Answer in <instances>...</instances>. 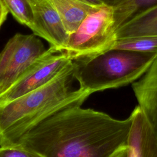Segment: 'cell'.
Segmentation results:
<instances>
[{
	"mask_svg": "<svg viewBox=\"0 0 157 157\" xmlns=\"http://www.w3.org/2000/svg\"><path fill=\"white\" fill-rule=\"evenodd\" d=\"M132 118L118 120L75 105L46 117L16 145L45 157H109L128 144Z\"/></svg>",
	"mask_w": 157,
	"mask_h": 157,
	"instance_id": "1",
	"label": "cell"
},
{
	"mask_svg": "<svg viewBox=\"0 0 157 157\" xmlns=\"http://www.w3.org/2000/svg\"><path fill=\"white\" fill-rule=\"evenodd\" d=\"M77 63L72 61L40 87L0 105V147L16 145L31 129L50 114L71 105H82L91 95L74 89Z\"/></svg>",
	"mask_w": 157,
	"mask_h": 157,
	"instance_id": "2",
	"label": "cell"
},
{
	"mask_svg": "<svg viewBox=\"0 0 157 157\" xmlns=\"http://www.w3.org/2000/svg\"><path fill=\"white\" fill-rule=\"evenodd\" d=\"M157 53L113 49L77 62L75 79L90 94L132 83L149 69Z\"/></svg>",
	"mask_w": 157,
	"mask_h": 157,
	"instance_id": "3",
	"label": "cell"
},
{
	"mask_svg": "<svg viewBox=\"0 0 157 157\" xmlns=\"http://www.w3.org/2000/svg\"><path fill=\"white\" fill-rule=\"evenodd\" d=\"M114 10L102 6L89 13L69 35L63 50L68 58L80 62L111 50L117 42Z\"/></svg>",
	"mask_w": 157,
	"mask_h": 157,
	"instance_id": "4",
	"label": "cell"
},
{
	"mask_svg": "<svg viewBox=\"0 0 157 157\" xmlns=\"http://www.w3.org/2000/svg\"><path fill=\"white\" fill-rule=\"evenodd\" d=\"M46 49L34 34L17 33L0 52V95L7 90Z\"/></svg>",
	"mask_w": 157,
	"mask_h": 157,
	"instance_id": "5",
	"label": "cell"
},
{
	"mask_svg": "<svg viewBox=\"0 0 157 157\" xmlns=\"http://www.w3.org/2000/svg\"><path fill=\"white\" fill-rule=\"evenodd\" d=\"M72 61L64 52L50 47L7 90L0 95V105H5L47 83Z\"/></svg>",
	"mask_w": 157,
	"mask_h": 157,
	"instance_id": "6",
	"label": "cell"
},
{
	"mask_svg": "<svg viewBox=\"0 0 157 157\" xmlns=\"http://www.w3.org/2000/svg\"><path fill=\"white\" fill-rule=\"evenodd\" d=\"M34 17L33 34L47 40L58 50L63 51L69 34L62 21L48 0H29Z\"/></svg>",
	"mask_w": 157,
	"mask_h": 157,
	"instance_id": "7",
	"label": "cell"
},
{
	"mask_svg": "<svg viewBox=\"0 0 157 157\" xmlns=\"http://www.w3.org/2000/svg\"><path fill=\"white\" fill-rule=\"evenodd\" d=\"M130 115L128 157H157V138L143 111L137 105Z\"/></svg>",
	"mask_w": 157,
	"mask_h": 157,
	"instance_id": "8",
	"label": "cell"
},
{
	"mask_svg": "<svg viewBox=\"0 0 157 157\" xmlns=\"http://www.w3.org/2000/svg\"><path fill=\"white\" fill-rule=\"evenodd\" d=\"M132 88L157 138V57L146 72L132 83Z\"/></svg>",
	"mask_w": 157,
	"mask_h": 157,
	"instance_id": "9",
	"label": "cell"
},
{
	"mask_svg": "<svg viewBox=\"0 0 157 157\" xmlns=\"http://www.w3.org/2000/svg\"><path fill=\"white\" fill-rule=\"evenodd\" d=\"M157 36V2L139 10L117 30L118 40Z\"/></svg>",
	"mask_w": 157,
	"mask_h": 157,
	"instance_id": "10",
	"label": "cell"
},
{
	"mask_svg": "<svg viewBox=\"0 0 157 157\" xmlns=\"http://www.w3.org/2000/svg\"><path fill=\"white\" fill-rule=\"evenodd\" d=\"M48 1L58 12L69 35L73 33L78 28L89 13L101 7L80 0Z\"/></svg>",
	"mask_w": 157,
	"mask_h": 157,
	"instance_id": "11",
	"label": "cell"
},
{
	"mask_svg": "<svg viewBox=\"0 0 157 157\" xmlns=\"http://www.w3.org/2000/svg\"><path fill=\"white\" fill-rule=\"evenodd\" d=\"M9 12L20 24L34 28V17L29 0H2Z\"/></svg>",
	"mask_w": 157,
	"mask_h": 157,
	"instance_id": "12",
	"label": "cell"
},
{
	"mask_svg": "<svg viewBox=\"0 0 157 157\" xmlns=\"http://www.w3.org/2000/svg\"><path fill=\"white\" fill-rule=\"evenodd\" d=\"M104 5L113 9L118 28L139 10L137 0H99Z\"/></svg>",
	"mask_w": 157,
	"mask_h": 157,
	"instance_id": "13",
	"label": "cell"
},
{
	"mask_svg": "<svg viewBox=\"0 0 157 157\" xmlns=\"http://www.w3.org/2000/svg\"><path fill=\"white\" fill-rule=\"evenodd\" d=\"M113 49L157 53V36L118 40Z\"/></svg>",
	"mask_w": 157,
	"mask_h": 157,
	"instance_id": "14",
	"label": "cell"
},
{
	"mask_svg": "<svg viewBox=\"0 0 157 157\" xmlns=\"http://www.w3.org/2000/svg\"><path fill=\"white\" fill-rule=\"evenodd\" d=\"M0 157H45L32 150L19 145L0 147Z\"/></svg>",
	"mask_w": 157,
	"mask_h": 157,
	"instance_id": "15",
	"label": "cell"
},
{
	"mask_svg": "<svg viewBox=\"0 0 157 157\" xmlns=\"http://www.w3.org/2000/svg\"><path fill=\"white\" fill-rule=\"evenodd\" d=\"M109 157H128V144L119 147Z\"/></svg>",
	"mask_w": 157,
	"mask_h": 157,
	"instance_id": "16",
	"label": "cell"
},
{
	"mask_svg": "<svg viewBox=\"0 0 157 157\" xmlns=\"http://www.w3.org/2000/svg\"><path fill=\"white\" fill-rule=\"evenodd\" d=\"M9 12L2 0H0V28L6 20Z\"/></svg>",
	"mask_w": 157,
	"mask_h": 157,
	"instance_id": "17",
	"label": "cell"
},
{
	"mask_svg": "<svg viewBox=\"0 0 157 157\" xmlns=\"http://www.w3.org/2000/svg\"><path fill=\"white\" fill-rule=\"evenodd\" d=\"M82 1H83L85 2L96 6H105L99 0H80Z\"/></svg>",
	"mask_w": 157,
	"mask_h": 157,
	"instance_id": "18",
	"label": "cell"
},
{
	"mask_svg": "<svg viewBox=\"0 0 157 157\" xmlns=\"http://www.w3.org/2000/svg\"><path fill=\"white\" fill-rule=\"evenodd\" d=\"M137 1L139 7H140L141 6H143L145 4H150V2H153L156 0H137Z\"/></svg>",
	"mask_w": 157,
	"mask_h": 157,
	"instance_id": "19",
	"label": "cell"
}]
</instances>
